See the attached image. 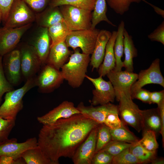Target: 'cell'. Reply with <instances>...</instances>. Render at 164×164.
<instances>
[{
	"mask_svg": "<svg viewBox=\"0 0 164 164\" xmlns=\"http://www.w3.org/2000/svg\"><path fill=\"white\" fill-rule=\"evenodd\" d=\"M99 124L81 114L60 118L43 125L38 145L52 164H59L61 157L71 158L79 146Z\"/></svg>",
	"mask_w": 164,
	"mask_h": 164,
	"instance_id": "1",
	"label": "cell"
},
{
	"mask_svg": "<svg viewBox=\"0 0 164 164\" xmlns=\"http://www.w3.org/2000/svg\"><path fill=\"white\" fill-rule=\"evenodd\" d=\"M74 50L67 63L61 67V72L64 79L75 88L81 85L85 78L90 58V55L80 53L77 48Z\"/></svg>",
	"mask_w": 164,
	"mask_h": 164,
	"instance_id": "2",
	"label": "cell"
},
{
	"mask_svg": "<svg viewBox=\"0 0 164 164\" xmlns=\"http://www.w3.org/2000/svg\"><path fill=\"white\" fill-rule=\"evenodd\" d=\"M36 76L27 80L24 85L16 90L6 93L4 101L0 106V117L15 120L18 113L23 107L22 98L26 94L36 86Z\"/></svg>",
	"mask_w": 164,
	"mask_h": 164,
	"instance_id": "3",
	"label": "cell"
},
{
	"mask_svg": "<svg viewBox=\"0 0 164 164\" xmlns=\"http://www.w3.org/2000/svg\"><path fill=\"white\" fill-rule=\"evenodd\" d=\"M59 7L64 21L71 31L91 28L92 11L69 5Z\"/></svg>",
	"mask_w": 164,
	"mask_h": 164,
	"instance_id": "4",
	"label": "cell"
},
{
	"mask_svg": "<svg viewBox=\"0 0 164 164\" xmlns=\"http://www.w3.org/2000/svg\"><path fill=\"white\" fill-rule=\"evenodd\" d=\"M117 101L119 102L118 114L121 121L133 127L138 132H140L143 127L141 110L131 98L127 97L123 93L120 94Z\"/></svg>",
	"mask_w": 164,
	"mask_h": 164,
	"instance_id": "5",
	"label": "cell"
},
{
	"mask_svg": "<svg viewBox=\"0 0 164 164\" xmlns=\"http://www.w3.org/2000/svg\"><path fill=\"white\" fill-rule=\"evenodd\" d=\"M100 30L96 28L72 31L67 36L66 43L74 50L79 48L82 53L92 54Z\"/></svg>",
	"mask_w": 164,
	"mask_h": 164,
	"instance_id": "6",
	"label": "cell"
},
{
	"mask_svg": "<svg viewBox=\"0 0 164 164\" xmlns=\"http://www.w3.org/2000/svg\"><path fill=\"white\" fill-rule=\"evenodd\" d=\"M17 46L20 54L22 78L26 81L36 76L42 65L36 51L32 45L23 43Z\"/></svg>",
	"mask_w": 164,
	"mask_h": 164,
	"instance_id": "7",
	"label": "cell"
},
{
	"mask_svg": "<svg viewBox=\"0 0 164 164\" xmlns=\"http://www.w3.org/2000/svg\"><path fill=\"white\" fill-rule=\"evenodd\" d=\"M36 14L22 0H15L9 10L4 26L9 28L19 27L32 23Z\"/></svg>",
	"mask_w": 164,
	"mask_h": 164,
	"instance_id": "8",
	"label": "cell"
},
{
	"mask_svg": "<svg viewBox=\"0 0 164 164\" xmlns=\"http://www.w3.org/2000/svg\"><path fill=\"white\" fill-rule=\"evenodd\" d=\"M32 23L15 28L4 26L0 28V56H3L15 49Z\"/></svg>",
	"mask_w": 164,
	"mask_h": 164,
	"instance_id": "9",
	"label": "cell"
},
{
	"mask_svg": "<svg viewBox=\"0 0 164 164\" xmlns=\"http://www.w3.org/2000/svg\"><path fill=\"white\" fill-rule=\"evenodd\" d=\"M85 77L95 87V89L92 91L93 97L91 101L92 105H102L114 102L116 98L115 92L110 81L105 80L101 76L93 78L86 75Z\"/></svg>",
	"mask_w": 164,
	"mask_h": 164,
	"instance_id": "10",
	"label": "cell"
},
{
	"mask_svg": "<svg viewBox=\"0 0 164 164\" xmlns=\"http://www.w3.org/2000/svg\"><path fill=\"white\" fill-rule=\"evenodd\" d=\"M106 75L113 85L117 100L121 93L131 98V87L138 79L137 73L126 70L116 71L112 70Z\"/></svg>",
	"mask_w": 164,
	"mask_h": 164,
	"instance_id": "11",
	"label": "cell"
},
{
	"mask_svg": "<svg viewBox=\"0 0 164 164\" xmlns=\"http://www.w3.org/2000/svg\"><path fill=\"white\" fill-rule=\"evenodd\" d=\"M2 66L8 81L13 86L19 85L22 77L20 53L17 48L3 56Z\"/></svg>",
	"mask_w": 164,
	"mask_h": 164,
	"instance_id": "12",
	"label": "cell"
},
{
	"mask_svg": "<svg viewBox=\"0 0 164 164\" xmlns=\"http://www.w3.org/2000/svg\"><path fill=\"white\" fill-rule=\"evenodd\" d=\"M149 84H159L164 87V78L161 71L159 58L154 60L148 69L141 70L138 74V79L131 87V94Z\"/></svg>",
	"mask_w": 164,
	"mask_h": 164,
	"instance_id": "13",
	"label": "cell"
},
{
	"mask_svg": "<svg viewBox=\"0 0 164 164\" xmlns=\"http://www.w3.org/2000/svg\"><path fill=\"white\" fill-rule=\"evenodd\" d=\"M39 72L36 76V86L42 93L52 91L64 80L61 71L48 64L42 66Z\"/></svg>",
	"mask_w": 164,
	"mask_h": 164,
	"instance_id": "14",
	"label": "cell"
},
{
	"mask_svg": "<svg viewBox=\"0 0 164 164\" xmlns=\"http://www.w3.org/2000/svg\"><path fill=\"white\" fill-rule=\"evenodd\" d=\"M98 126L91 132L77 149L71 158L74 164H91L95 152Z\"/></svg>",
	"mask_w": 164,
	"mask_h": 164,
	"instance_id": "15",
	"label": "cell"
},
{
	"mask_svg": "<svg viewBox=\"0 0 164 164\" xmlns=\"http://www.w3.org/2000/svg\"><path fill=\"white\" fill-rule=\"evenodd\" d=\"M37 145V139L35 137L21 143L18 142L15 138H8L0 143V156L6 155L15 159H19L26 150Z\"/></svg>",
	"mask_w": 164,
	"mask_h": 164,
	"instance_id": "16",
	"label": "cell"
},
{
	"mask_svg": "<svg viewBox=\"0 0 164 164\" xmlns=\"http://www.w3.org/2000/svg\"><path fill=\"white\" fill-rule=\"evenodd\" d=\"M79 113V111L73 102L65 101L46 114L38 117L37 120L43 125H49L60 118H68Z\"/></svg>",
	"mask_w": 164,
	"mask_h": 164,
	"instance_id": "17",
	"label": "cell"
},
{
	"mask_svg": "<svg viewBox=\"0 0 164 164\" xmlns=\"http://www.w3.org/2000/svg\"><path fill=\"white\" fill-rule=\"evenodd\" d=\"M77 108L80 114L99 124L103 123L108 114L118 112V105L111 103L94 107L92 105L85 106L83 102H81Z\"/></svg>",
	"mask_w": 164,
	"mask_h": 164,
	"instance_id": "18",
	"label": "cell"
},
{
	"mask_svg": "<svg viewBox=\"0 0 164 164\" xmlns=\"http://www.w3.org/2000/svg\"><path fill=\"white\" fill-rule=\"evenodd\" d=\"M34 38L31 43L36 51L43 66L46 64L51 45L48 28L39 26Z\"/></svg>",
	"mask_w": 164,
	"mask_h": 164,
	"instance_id": "19",
	"label": "cell"
},
{
	"mask_svg": "<svg viewBox=\"0 0 164 164\" xmlns=\"http://www.w3.org/2000/svg\"><path fill=\"white\" fill-rule=\"evenodd\" d=\"M111 35L112 32L109 31L104 29L100 30L90 58V64L93 70L97 69L103 62L106 46Z\"/></svg>",
	"mask_w": 164,
	"mask_h": 164,
	"instance_id": "20",
	"label": "cell"
},
{
	"mask_svg": "<svg viewBox=\"0 0 164 164\" xmlns=\"http://www.w3.org/2000/svg\"><path fill=\"white\" fill-rule=\"evenodd\" d=\"M68 47L65 41L50 47L46 64L59 70L65 63L71 54Z\"/></svg>",
	"mask_w": 164,
	"mask_h": 164,
	"instance_id": "21",
	"label": "cell"
},
{
	"mask_svg": "<svg viewBox=\"0 0 164 164\" xmlns=\"http://www.w3.org/2000/svg\"><path fill=\"white\" fill-rule=\"evenodd\" d=\"M63 21L59 7H52L48 6L42 11L36 14L35 21L39 27L48 28Z\"/></svg>",
	"mask_w": 164,
	"mask_h": 164,
	"instance_id": "22",
	"label": "cell"
},
{
	"mask_svg": "<svg viewBox=\"0 0 164 164\" xmlns=\"http://www.w3.org/2000/svg\"><path fill=\"white\" fill-rule=\"evenodd\" d=\"M117 35V31H113L106 45L103 63L98 68V73L99 76H105L115 67V60L114 46Z\"/></svg>",
	"mask_w": 164,
	"mask_h": 164,
	"instance_id": "23",
	"label": "cell"
},
{
	"mask_svg": "<svg viewBox=\"0 0 164 164\" xmlns=\"http://www.w3.org/2000/svg\"><path fill=\"white\" fill-rule=\"evenodd\" d=\"M141 113L143 121L142 133L151 130L154 132L156 135L160 134L162 125L158 108L141 110Z\"/></svg>",
	"mask_w": 164,
	"mask_h": 164,
	"instance_id": "24",
	"label": "cell"
},
{
	"mask_svg": "<svg viewBox=\"0 0 164 164\" xmlns=\"http://www.w3.org/2000/svg\"><path fill=\"white\" fill-rule=\"evenodd\" d=\"M124 53L125 58L123 62L125 70L130 72L134 70L133 59L137 56L138 52L134 43L132 36L125 29L124 32Z\"/></svg>",
	"mask_w": 164,
	"mask_h": 164,
	"instance_id": "25",
	"label": "cell"
},
{
	"mask_svg": "<svg viewBox=\"0 0 164 164\" xmlns=\"http://www.w3.org/2000/svg\"><path fill=\"white\" fill-rule=\"evenodd\" d=\"M125 29V22L122 20L118 27L117 35L114 46L115 65L113 70L116 71L121 70L123 67L121 58L124 53L123 34Z\"/></svg>",
	"mask_w": 164,
	"mask_h": 164,
	"instance_id": "26",
	"label": "cell"
},
{
	"mask_svg": "<svg viewBox=\"0 0 164 164\" xmlns=\"http://www.w3.org/2000/svg\"><path fill=\"white\" fill-rule=\"evenodd\" d=\"M51 39L50 48L62 42L65 41L71 31L64 21L58 22L48 28Z\"/></svg>",
	"mask_w": 164,
	"mask_h": 164,
	"instance_id": "27",
	"label": "cell"
},
{
	"mask_svg": "<svg viewBox=\"0 0 164 164\" xmlns=\"http://www.w3.org/2000/svg\"><path fill=\"white\" fill-rule=\"evenodd\" d=\"M21 157L26 164H52L38 145L26 150Z\"/></svg>",
	"mask_w": 164,
	"mask_h": 164,
	"instance_id": "28",
	"label": "cell"
},
{
	"mask_svg": "<svg viewBox=\"0 0 164 164\" xmlns=\"http://www.w3.org/2000/svg\"><path fill=\"white\" fill-rule=\"evenodd\" d=\"M107 10L106 0H96L92 12L91 28H95L96 26L101 21L106 22L112 26H116L107 17Z\"/></svg>",
	"mask_w": 164,
	"mask_h": 164,
	"instance_id": "29",
	"label": "cell"
},
{
	"mask_svg": "<svg viewBox=\"0 0 164 164\" xmlns=\"http://www.w3.org/2000/svg\"><path fill=\"white\" fill-rule=\"evenodd\" d=\"M130 152L137 159L139 164H146L156 157V151H150L142 147L138 142L129 148Z\"/></svg>",
	"mask_w": 164,
	"mask_h": 164,
	"instance_id": "30",
	"label": "cell"
},
{
	"mask_svg": "<svg viewBox=\"0 0 164 164\" xmlns=\"http://www.w3.org/2000/svg\"><path fill=\"white\" fill-rule=\"evenodd\" d=\"M110 129L112 140H116L134 144L138 142L139 139L129 131L123 124L118 128Z\"/></svg>",
	"mask_w": 164,
	"mask_h": 164,
	"instance_id": "31",
	"label": "cell"
},
{
	"mask_svg": "<svg viewBox=\"0 0 164 164\" xmlns=\"http://www.w3.org/2000/svg\"><path fill=\"white\" fill-rule=\"evenodd\" d=\"M96 0H51L49 6L54 7L69 5L82 9L93 11Z\"/></svg>",
	"mask_w": 164,
	"mask_h": 164,
	"instance_id": "32",
	"label": "cell"
},
{
	"mask_svg": "<svg viewBox=\"0 0 164 164\" xmlns=\"http://www.w3.org/2000/svg\"><path fill=\"white\" fill-rule=\"evenodd\" d=\"M111 140L110 128L104 123L99 124L98 126L95 153L101 150Z\"/></svg>",
	"mask_w": 164,
	"mask_h": 164,
	"instance_id": "33",
	"label": "cell"
},
{
	"mask_svg": "<svg viewBox=\"0 0 164 164\" xmlns=\"http://www.w3.org/2000/svg\"><path fill=\"white\" fill-rule=\"evenodd\" d=\"M142 133V138L138 141V143L148 151H156L159 148V144L155 133L152 131L148 130Z\"/></svg>",
	"mask_w": 164,
	"mask_h": 164,
	"instance_id": "34",
	"label": "cell"
},
{
	"mask_svg": "<svg viewBox=\"0 0 164 164\" xmlns=\"http://www.w3.org/2000/svg\"><path fill=\"white\" fill-rule=\"evenodd\" d=\"M143 0H106L107 3L116 13L123 15L133 3H138Z\"/></svg>",
	"mask_w": 164,
	"mask_h": 164,
	"instance_id": "35",
	"label": "cell"
},
{
	"mask_svg": "<svg viewBox=\"0 0 164 164\" xmlns=\"http://www.w3.org/2000/svg\"><path fill=\"white\" fill-rule=\"evenodd\" d=\"M132 144L119 141L111 140L101 150L114 156L125 149L129 148Z\"/></svg>",
	"mask_w": 164,
	"mask_h": 164,
	"instance_id": "36",
	"label": "cell"
},
{
	"mask_svg": "<svg viewBox=\"0 0 164 164\" xmlns=\"http://www.w3.org/2000/svg\"><path fill=\"white\" fill-rule=\"evenodd\" d=\"M111 164H137L139 163L136 158L130 151L129 148H128L114 156Z\"/></svg>",
	"mask_w": 164,
	"mask_h": 164,
	"instance_id": "37",
	"label": "cell"
},
{
	"mask_svg": "<svg viewBox=\"0 0 164 164\" xmlns=\"http://www.w3.org/2000/svg\"><path fill=\"white\" fill-rule=\"evenodd\" d=\"M15 121L0 117V143L8 138L10 133L15 125Z\"/></svg>",
	"mask_w": 164,
	"mask_h": 164,
	"instance_id": "38",
	"label": "cell"
},
{
	"mask_svg": "<svg viewBox=\"0 0 164 164\" xmlns=\"http://www.w3.org/2000/svg\"><path fill=\"white\" fill-rule=\"evenodd\" d=\"M2 57L0 56V103L3 95L13 89V86L8 81L5 75L2 66Z\"/></svg>",
	"mask_w": 164,
	"mask_h": 164,
	"instance_id": "39",
	"label": "cell"
},
{
	"mask_svg": "<svg viewBox=\"0 0 164 164\" xmlns=\"http://www.w3.org/2000/svg\"><path fill=\"white\" fill-rule=\"evenodd\" d=\"M103 123L111 129L118 128L125 124L119 119L118 112L108 114L105 118Z\"/></svg>",
	"mask_w": 164,
	"mask_h": 164,
	"instance_id": "40",
	"label": "cell"
},
{
	"mask_svg": "<svg viewBox=\"0 0 164 164\" xmlns=\"http://www.w3.org/2000/svg\"><path fill=\"white\" fill-rule=\"evenodd\" d=\"M113 156L101 150L95 153L92 160L91 164H110Z\"/></svg>",
	"mask_w": 164,
	"mask_h": 164,
	"instance_id": "41",
	"label": "cell"
},
{
	"mask_svg": "<svg viewBox=\"0 0 164 164\" xmlns=\"http://www.w3.org/2000/svg\"><path fill=\"white\" fill-rule=\"evenodd\" d=\"M31 9L38 13L45 9L51 0H22Z\"/></svg>",
	"mask_w": 164,
	"mask_h": 164,
	"instance_id": "42",
	"label": "cell"
},
{
	"mask_svg": "<svg viewBox=\"0 0 164 164\" xmlns=\"http://www.w3.org/2000/svg\"><path fill=\"white\" fill-rule=\"evenodd\" d=\"M148 38L152 41H157L164 45V21L149 34Z\"/></svg>",
	"mask_w": 164,
	"mask_h": 164,
	"instance_id": "43",
	"label": "cell"
},
{
	"mask_svg": "<svg viewBox=\"0 0 164 164\" xmlns=\"http://www.w3.org/2000/svg\"><path fill=\"white\" fill-rule=\"evenodd\" d=\"M150 92L146 89L140 88L131 94L132 99H136L143 102L151 104L150 98Z\"/></svg>",
	"mask_w": 164,
	"mask_h": 164,
	"instance_id": "44",
	"label": "cell"
},
{
	"mask_svg": "<svg viewBox=\"0 0 164 164\" xmlns=\"http://www.w3.org/2000/svg\"><path fill=\"white\" fill-rule=\"evenodd\" d=\"M15 0H0V10L2 15V21L5 23L10 9Z\"/></svg>",
	"mask_w": 164,
	"mask_h": 164,
	"instance_id": "45",
	"label": "cell"
},
{
	"mask_svg": "<svg viewBox=\"0 0 164 164\" xmlns=\"http://www.w3.org/2000/svg\"><path fill=\"white\" fill-rule=\"evenodd\" d=\"M150 98L151 104H159L164 101V90L150 92Z\"/></svg>",
	"mask_w": 164,
	"mask_h": 164,
	"instance_id": "46",
	"label": "cell"
},
{
	"mask_svg": "<svg viewBox=\"0 0 164 164\" xmlns=\"http://www.w3.org/2000/svg\"><path fill=\"white\" fill-rule=\"evenodd\" d=\"M25 163L21 158L15 159L8 156L2 155L0 156V164H25Z\"/></svg>",
	"mask_w": 164,
	"mask_h": 164,
	"instance_id": "47",
	"label": "cell"
},
{
	"mask_svg": "<svg viewBox=\"0 0 164 164\" xmlns=\"http://www.w3.org/2000/svg\"><path fill=\"white\" fill-rule=\"evenodd\" d=\"M157 108L159 110L161 121V129L160 134L162 138L163 147L164 146V101L157 105Z\"/></svg>",
	"mask_w": 164,
	"mask_h": 164,
	"instance_id": "48",
	"label": "cell"
},
{
	"mask_svg": "<svg viewBox=\"0 0 164 164\" xmlns=\"http://www.w3.org/2000/svg\"><path fill=\"white\" fill-rule=\"evenodd\" d=\"M142 1L146 3L151 6L155 12L158 14L160 15L163 18H164V11L162 9L150 3L145 0H143Z\"/></svg>",
	"mask_w": 164,
	"mask_h": 164,
	"instance_id": "49",
	"label": "cell"
},
{
	"mask_svg": "<svg viewBox=\"0 0 164 164\" xmlns=\"http://www.w3.org/2000/svg\"><path fill=\"white\" fill-rule=\"evenodd\" d=\"M150 163L152 164H164V158H157L156 157Z\"/></svg>",
	"mask_w": 164,
	"mask_h": 164,
	"instance_id": "50",
	"label": "cell"
},
{
	"mask_svg": "<svg viewBox=\"0 0 164 164\" xmlns=\"http://www.w3.org/2000/svg\"><path fill=\"white\" fill-rule=\"evenodd\" d=\"M2 21V12L0 10V23Z\"/></svg>",
	"mask_w": 164,
	"mask_h": 164,
	"instance_id": "51",
	"label": "cell"
}]
</instances>
